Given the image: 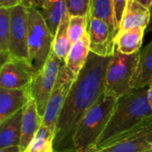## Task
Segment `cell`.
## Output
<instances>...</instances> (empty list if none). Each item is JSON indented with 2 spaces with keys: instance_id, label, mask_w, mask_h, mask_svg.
<instances>
[{
  "instance_id": "obj_1",
  "label": "cell",
  "mask_w": 152,
  "mask_h": 152,
  "mask_svg": "<svg viewBox=\"0 0 152 152\" xmlns=\"http://www.w3.org/2000/svg\"><path fill=\"white\" fill-rule=\"evenodd\" d=\"M110 57L92 52L71 87L62 108L55 132L54 152L73 150V136L84 116L105 92L106 72Z\"/></svg>"
},
{
  "instance_id": "obj_2",
  "label": "cell",
  "mask_w": 152,
  "mask_h": 152,
  "mask_svg": "<svg viewBox=\"0 0 152 152\" xmlns=\"http://www.w3.org/2000/svg\"><path fill=\"white\" fill-rule=\"evenodd\" d=\"M148 89L132 90L118 99L107 127L94 151L102 150L152 119Z\"/></svg>"
},
{
  "instance_id": "obj_3",
  "label": "cell",
  "mask_w": 152,
  "mask_h": 152,
  "mask_svg": "<svg viewBox=\"0 0 152 152\" xmlns=\"http://www.w3.org/2000/svg\"><path fill=\"white\" fill-rule=\"evenodd\" d=\"M118 99L102 94L98 102L84 116L73 136V152H91L105 131Z\"/></svg>"
},
{
  "instance_id": "obj_4",
  "label": "cell",
  "mask_w": 152,
  "mask_h": 152,
  "mask_svg": "<svg viewBox=\"0 0 152 152\" xmlns=\"http://www.w3.org/2000/svg\"><path fill=\"white\" fill-rule=\"evenodd\" d=\"M141 51L125 55L115 50L107 68L105 78V92L116 99L132 90L131 83L136 71Z\"/></svg>"
},
{
  "instance_id": "obj_5",
  "label": "cell",
  "mask_w": 152,
  "mask_h": 152,
  "mask_svg": "<svg viewBox=\"0 0 152 152\" xmlns=\"http://www.w3.org/2000/svg\"><path fill=\"white\" fill-rule=\"evenodd\" d=\"M28 9L29 64L37 72H39L45 65L53 51L54 37L50 32L40 11L35 8Z\"/></svg>"
},
{
  "instance_id": "obj_6",
  "label": "cell",
  "mask_w": 152,
  "mask_h": 152,
  "mask_svg": "<svg viewBox=\"0 0 152 152\" xmlns=\"http://www.w3.org/2000/svg\"><path fill=\"white\" fill-rule=\"evenodd\" d=\"M64 64L52 51L45 65L36 73L28 87L30 97L35 100L38 113L42 118L57 82L61 68Z\"/></svg>"
},
{
  "instance_id": "obj_7",
  "label": "cell",
  "mask_w": 152,
  "mask_h": 152,
  "mask_svg": "<svg viewBox=\"0 0 152 152\" xmlns=\"http://www.w3.org/2000/svg\"><path fill=\"white\" fill-rule=\"evenodd\" d=\"M76 79L77 76L64 64L61 68L57 82L43 116V125L48 127L54 133L56 132V126L62 108Z\"/></svg>"
},
{
  "instance_id": "obj_8",
  "label": "cell",
  "mask_w": 152,
  "mask_h": 152,
  "mask_svg": "<svg viewBox=\"0 0 152 152\" xmlns=\"http://www.w3.org/2000/svg\"><path fill=\"white\" fill-rule=\"evenodd\" d=\"M28 9L24 5L10 9V44L9 58L29 63L28 46Z\"/></svg>"
},
{
  "instance_id": "obj_9",
  "label": "cell",
  "mask_w": 152,
  "mask_h": 152,
  "mask_svg": "<svg viewBox=\"0 0 152 152\" xmlns=\"http://www.w3.org/2000/svg\"><path fill=\"white\" fill-rule=\"evenodd\" d=\"M37 73L28 62L9 58L1 65L0 88L10 90L27 89Z\"/></svg>"
},
{
  "instance_id": "obj_10",
  "label": "cell",
  "mask_w": 152,
  "mask_h": 152,
  "mask_svg": "<svg viewBox=\"0 0 152 152\" xmlns=\"http://www.w3.org/2000/svg\"><path fill=\"white\" fill-rule=\"evenodd\" d=\"M87 34L92 53L103 57H110L114 55L116 50L115 39L118 33L105 21L98 18L89 19Z\"/></svg>"
},
{
  "instance_id": "obj_11",
  "label": "cell",
  "mask_w": 152,
  "mask_h": 152,
  "mask_svg": "<svg viewBox=\"0 0 152 152\" xmlns=\"http://www.w3.org/2000/svg\"><path fill=\"white\" fill-rule=\"evenodd\" d=\"M152 148V119L107 147L91 152H145Z\"/></svg>"
},
{
  "instance_id": "obj_12",
  "label": "cell",
  "mask_w": 152,
  "mask_h": 152,
  "mask_svg": "<svg viewBox=\"0 0 152 152\" xmlns=\"http://www.w3.org/2000/svg\"><path fill=\"white\" fill-rule=\"evenodd\" d=\"M29 99L28 87L22 90L0 88V125L23 109Z\"/></svg>"
},
{
  "instance_id": "obj_13",
  "label": "cell",
  "mask_w": 152,
  "mask_h": 152,
  "mask_svg": "<svg viewBox=\"0 0 152 152\" xmlns=\"http://www.w3.org/2000/svg\"><path fill=\"white\" fill-rule=\"evenodd\" d=\"M43 124V118L38 113L35 100L30 97L29 100L23 108L22 120H21V136L20 147L23 152Z\"/></svg>"
},
{
  "instance_id": "obj_14",
  "label": "cell",
  "mask_w": 152,
  "mask_h": 152,
  "mask_svg": "<svg viewBox=\"0 0 152 152\" xmlns=\"http://www.w3.org/2000/svg\"><path fill=\"white\" fill-rule=\"evenodd\" d=\"M151 11L137 2L127 4L126 13L119 25V31H125L135 28L146 29L150 25Z\"/></svg>"
},
{
  "instance_id": "obj_15",
  "label": "cell",
  "mask_w": 152,
  "mask_h": 152,
  "mask_svg": "<svg viewBox=\"0 0 152 152\" xmlns=\"http://www.w3.org/2000/svg\"><path fill=\"white\" fill-rule=\"evenodd\" d=\"M152 84V40L141 50L140 58L134 78L132 90L148 88Z\"/></svg>"
},
{
  "instance_id": "obj_16",
  "label": "cell",
  "mask_w": 152,
  "mask_h": 152,
  "mask_svg": "<svg viewBox=\"0 0 152 152\" xmlns=\"http://www.w3.org/2000/svg\"><path fill=\"white\" fill-rule=\"evenodd\" d=\"M90 52V39L87 33L81 39L71 45L65 65L77 77L86 65Z\"/></svg>"
},
{
  "instance_id": "obj_17",
  "label": "cell",
  "mask_w": 152,
  "mask_h": 152,
  "mask_svg": "<svg viewBox=\"0 0 152 152\" xmlns=\"http://www.w3.org/2000/svg\"><path fill=\"white\" fill-rule=\"evenodd\" d=\"M39 11L54 37L62 20L69 13L66 0H45L44 6Z\"/></svg>"
},
{
  "instance_id": "obj_18",
  "label": "cell",
  "mask_w": 152,
  "mask_h": 152,
  "mask_svg": "<svg viewBox=\"0 0 152 152\" xmlns=\"http://www.w3.org/2000/svg\"><path fill=\"white\" fill-rule=\"evenodd\" d=\"M23 109L0 125V149L20 146Z\"/></svg>"
},
{
  "instance_id": "obj_19",
  "label": "cell",
  "mask_w": 152,
  "mask_h": 152,
  "mask_svg": "<svg viewBox=\"0 0 152 152\" xmlns=\"http://www.w3.org/2000/svg\"><path fill=\"white\" fill-rule=\"evenodd\" d=\"M145 30L144 28H135L118 32L115 39L116 49L125 55L141 51Z\"/></svg>"
},
{
  "instance_id": "obj_20",
  "label": "cell",
  "mask_w": 152,
  "mask_h": 152,
  "mask_svg": "<svg viewBox=\"0 0 152 152\" xmlns=\"http://www.w3.org/2000/svg\"><path fill=\"white\" fill-rule=\"evenodd\" d=\"M92 18H98L105 21L117 33H118L119 26L115 15L113 0H91L88 20Z\"/></svg>"
},
{
  "instance_id": "obj_21",
  "label": "cell",
  "mask_w": 152,
  "mask_h": 152,
  "mask_svg": "<svg viewBox=\"0 0 152 152\" xmlns=\"http://www.w3.org/2000/svg\"><path fill=\"white\" fill-rule=\"evenodd\" d=\"M70 15L68 13L62 20L58 30L54 36L53 44V52L62 62L65 63L68 53L71 47V43L69 37V22Z\"/></svg>"
},
{
  "instance_id": "obj_22",
  "label": "cell",
  "mask_w": 152,
  "mask_h": 152,
  "mask_svg": "<svg viewBox=\"0 0 152 152\" xmlns=\"http://www.w3.org/2000/svg\"><path fill=\"white\" fill-rule=\"evenodd\" d=\"M55 133L45 125H41L37 133L23 152H54Z\"/></svg>"
},
{
  "instance_id": "obj_23",
  "label": "cell",
  "mask_w": 152,
  "mask_h": 152,
  "mask_svg": "<svg viewBox=\"0 0 152 152\" xmlns=\"http://www.w3.org/2000/svg\"><path fill=\"white\" fill-rule=\"evenodd\" d=\"M10 44V9L0 7V55L1 65L9 57Z\"/></svg>"
},
{
  "instance_id": "obj_24",
  "label": "cell",
  "mask_w": 152,
  "mask_h": 152,
  "mask_svg": "<svg viewBox=\"0 0 152 152\" xmlns=\"http://www.w3.org/2000/svg\"><path fill=\"white\" fill-rule=\"evenodd\" d=\"M87 15H73L69 17V37L71 45L81 39L87 33Z\"/></svg>"
},
{
  "instance_id": "obj_25",
  "label": "cell",
  "mask_w": 152,
  "mask_h": 152,
  "mask_svg": "<svg viewBox=\"0 0 152 152\" xmlns=\"http://www.w3.org/2000/svg\"><path fill=\"white\" fill-rule=\"evenodd\" d=\"M69 14L73 15H87L90 10L91 0H66Z\"/></svg>"
},
{
  "instance_id": "obj_26",
  "label": "cell",
  "mask_w": 152,
  "mask_h": 152,
  "mask_svg": "<svg viewBox=\"0 0 152 152\" xmlns=\"http://www.w3.org/2000/svg\"><path fill=\"white\" fill-rule=\"evenodd\" d=\"M113 5H114L116 19H117V22L119 26L120 22L123 19V16L126 13V10L127 0H113Z\"/></svg>"
},
{
  "instance_id": "obj_27",
  "label": "cell",
  "mask_w": 152,
  "mask_h": 152,
  "mask_svg": "<svg viewBox=\"0 0 152 152\" xmlns=\"http://www.w3.org/2000/svg\"><path fill=\"white\" fill-rule=\"evenodd\" d=\"M45 0H22V5L27 8H35L41 9L45 4Z\"/></svg>"
},
{
  "instance_id": "obj_28",
  "label": "cell",
  "mask_w": 152,
  "mask_h": 152,
  "mask_svg": "<svg viewBox=\"0 0 152 152\" xmlns=\"http://www.w3.org/2000/svg\"><path fill=\"white\" fill-rule=\"evenodd\" d=\"M19 5H22V0H0L1 8L12 9Z\"/></svg>"
},
{
  "instance_id": "obj_29",
  "label": "cell",
  "mask_w": 152,
  "mask_h": 152,
  "mask_svg": "<svg viewBox=\"0 0 152 152\" xmlns=\"http://www.w3.org/2000/svg\"><path fill=\"white\" fill-rule=\"evenodd\" d=\"M132 2H137L147 8H150L152 4V0H127V4H131Z\"/></svg>"
},
{
  "instance_id": "obj_30",
  "label": "cell",
  "mask_w": 152,
  "mask_h": 152,
  "mask_svg": "<svg viewBox=\"0 0 152 152\" xmlns=\"http://www.w3.org/2000/svg\"><path fill=\"white\" fill-rule=\"evenodd\" d=\"M0 152H22L20 150V147L18 146H11L7 148H3L0 149Z\"/></svg>"
},
{
  "instance_id": "obj_31",
  "label": "cell",
  "mask_w": 152,
  "mask_h": 152,
  "mask_svg": "<svg viewBox=\"0 0 152 152\" xmlns=\"http://www.w3.org/2000/svg\"><path fill=\"white\" fill-rule=\"evenodd\" d=\"M148 99H149L151 107L152 108V86L149 87L148 89Z\"/></svg>"
},
{
  "instance_id": "obj_32",
  "label": "cell",
  "mask_w": 152,
  "mask_h": 152,
  "mask_svg": "<svg viewBox=\"0 0 152 152\" xmlns=\"http://www.w3.org/2000/svg\"><path fill=\"white\" fill-rule=\"evenodd\" d=\"M150 11H151V21H150V29L152 30V4L150 7Z\"/></svg>"
},
{
  "instance_id": "obj_33",
  "label": "cell",
  "mask_w": 152,
  "mask_h": 152,
  "mask_svg": "<svg viewBox=\"0 0 152 152\" xmlns=\"http://www.w3.org/2000/svg\"><path fill=\"white\" fill-rule=\"evenodd\" d=\"M62 152H73V150H70V151H62Z\"/></svg>"
},
{
  "instance_id": "obj_34",
  "label": "cell",
  "mask_w": 152,
  "mask_h": 152,
  "mask_svg": "<svg viewBox=\"0 0 152 152\" xmlns=\"http://www.w3.org/2000/svg\"><path fill=\"white\" fill-rule=\"evenodd\" d=\"M145 152H152V148L151 149V150H149V151H145Z\"/></svg>"
},
{
  "instance_id": "obj_35",
  "label": "cell",
  "mask_w": 152,
  "mask_h": 152,
  "mask_svg": "<svg viewBox=\"0 0 152 152\" xmlns=\"http://www.w3.org/2000/svg\"><path fill=\"white\" fill-rule=\"evenodd\" d=\"M151 86H152V84H151ZM151 86H150V87H151Z\"/></svg>"
}]
</instances>
